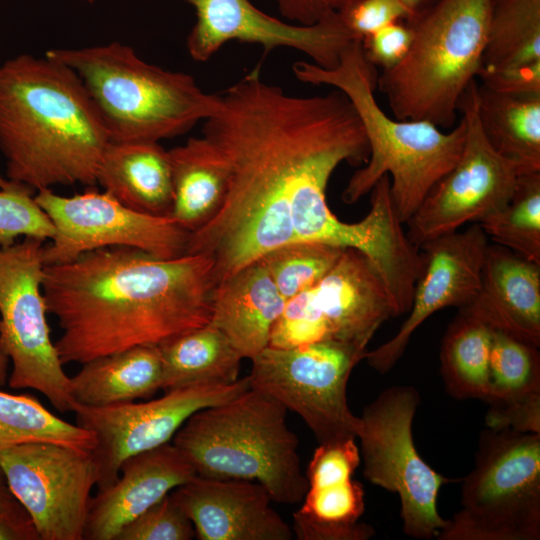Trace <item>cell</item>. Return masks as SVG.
Masks as SVG:
<instances>
[{"mask_svg":"<svg viewBox=\"0 0 540 540\" xmlns=\"http://www.w3.org/2000/svg\"><path fill=\"white\" fill-rule=\"evenodd\" d=\"M219 95L202 136L226 163L228 190L217 214L190 233L186 254L208 256L217 284L293 242L354 248L378 268L391 262L399 228L386 204L373 202L347 223L327 203L336 168L369 157L361 120L341 91L293 96L256 67Z\"/></svg>","mask_w":540,"mask_h":540,"instance_id":"cell-1","label":"cell"},{"mask_svg":"<svg viewBox=\"0 0 540 540\" xmlns=\"http://www.w3.org/2000/svg\"><path fill=\"white\" fill-rule=\"evenodd\" d=\"M216 286L206 255L161 259L132 247L45 265L42 280L47 312L62 330L55 346L63 365L159 346L209 324Z\"/></svg>","mask_w":540,"mask_h":540,"instance_id":"cell-2","label":"cell"},{"mask_svg":"<svg viewBox=\"0 0 540 540\" xmlns=\"http://www.w3.org/2000/svg\"><path fill=\"white\" fill-rule=\"evenodd\" d=\"M108 130L78 75L47 56L0 65V150L7 179L35 192L96 185Z\"/></svg>","mask_w":540,"mask_h":540,"instance_id":"cell-3","label":"cell"},{"mask_svg":"<svg viewBox=\"0 0 540 540\" xmlns=\"http://www.w3.org/2000/svg\"><path fill=\"white\" fill-rule=\"evenodd\" d=\"M301 82L328 85L341 91L354 106L369 146V157L349 179L342 199L353 204L371 191L384 175L403 224L418 209L433 186L458 161L466 134L461 117L451 131L426 120H400L388 116L375 98L378 74L365 57L361 40L351 41L338 64L325 69L308 61L293 65Z\"/></svg>","mask_w":540,"mask_h":540,"instance_id":"cell-4","label":"cell"},{"mask_svg":"<svg viewBox=\"0 0 540 540\" xmlns=\"http://www.w3.org/2000/svg\"><path fill=\"white\" fill-rule=\"evenodd\" d=\"M44 55L78 75L112 142L182 135L220 105V95L202 90L191 75L150 64L123 43L55 48Z\"/></svg>","mask_w":540,"mask_h":540,"instance_id":"cell-5","label":"cell"},{"mask_svg":"<svg viewBox=\"0 0 540 540\" xmlns=\"http://www.w3.org/2000/svg\"><path fill=\"white\" fill-rule=\"evenodd\" d=\"M287 411L273 397L250 387L195 412L172 443L199 476L258 482L273 502L298 504L308 490V481Z\"/></svg>","mask_w":540,"mask_h":540,"instance_id":"cell-6","label":"cell"},{"mask_svg":"<svg viewBox=\"0 0 540 540\" xmlns=\"http://www.w3.org/2000/svg\"><path fill=\"white\" fill-rule=\"evenodd\" d=\"M490 10L491 0H438L405 21L410 48L377 79L395 118L454 126L460 100L482 65Z\"/></svg>","mask_w":540,"mask_h":540,"instance_id":"cell-7","label":"cell"},{"mask_svg":"<svg viewBox=\"0 0 540 540\" xmlns=\"http://www.w3.org/2000/svg\"><path fill=\"white\" fill-rule=\"evenodd\" d=\"M461 504L436 539L538 540L540 433L484 430Z\"/></svg>","mask_w":540,"mask_h":540,"instance_id":"cell-8","label":"cell"},{"mask_svg":"<svg viewBox=\"0 0 540 540\" xmlns=\"http://www.w3.org/2000/svg\"><path fill=\"white\" fill-rule=\"evenodd\" d=\"M419 403L412 386L384 390L364 408L356 438L365 478L398 494L404 533L432 539L447 523L438 513L437 497L450 479L431 468L416 450L412 423Z\"/></svg>","mask_w":540,"mask_h":540,"instance_id":"cell-9","label":"cell"},{"mask_svg":"<svg viewBox=\"0 0 540 540\" xmlns=\"http://www.w3.org/2000/svg\"><path fill=\"white\" fill-rule=\"evenodd\" d=\"M44 241L24 237L0 245V347L12 364L10 388L43 394L61 413L72 412L69 376L50 337L42 291Z\"/></svg>","mask_w":540,"mask_h":540,"instance_id":"cell-10","label":"cell"},{"mask_svg":"<svg viewBox=\"0 0 540 540\" xmlns=\"http://www.w3.org/2000/svg\"><path fill=\"white\" fill-rule=\"evenodd\" d=\"M366 351L334 341L268 346L251 359L250 387L298 414L319 444L356 439L359 417L348 406L347 383Z\"/></svg>","mask_w":540,"mask_h":540,"instance_id":"cell-11","label":"cell"},{"mask_svg":"<svg viewBox=\"0 0 540 540\" xmlns=\"http://www.w3.org/2000/svg\"><path fill=\"white\" fill-rule=\"evenodd\" d=\"M395 317L386 287L371 262L360 251L345 248L315 286L286 301L269 346L334 341L366 349L378 328Z\"/></svg>","mask_w":540,"mask_h":540,"instance_id":"cell-12","label":"cell"},{"mask_svg":"<svg viewBox=\"0 0 540 540\" xmlns=\"http://www.w3.org/2000/svg\"><path fill=\"white\" fill-rule=\"evenodd\" d=\"M55 234L43 246L45 265L69 262L81 254L108 247H132L154 257L170 259L187 252L190 232L170 216L130 209L105 191L89 189L72 196L51 188L35 192Z\"/></svg>","mask_w":540,"mask_h":540,"instance_id":"cell-13","label":"cell"},{"mask_svg":"<svg viewBox=\"0 0 540 540\" xmlns=\"http://www.w3.org/2000/svg\"><path fill=\"white\" fill-rule=\"evenodd\" d=\"M473 80L458 110L466 124L462 153L456 164L433 186L405 223L413 245L458 231L466 223H479L511 198L519 172L498 154L483 134L476 107Z\"/></svg>","mask_w":540,"mask_h":540,"instance_id":"cell-14","label":"cell"},{"mask_svg":"<svg viewBox=\"0 0 540 540\" xmlns=\"http://www.w3.org/2000/svg\"><path fill=\"white\" fill-rule=\"evenodd\" d=\"M0 467L40 540H83L97 484L91 450L29 442L0 450Z\"/></svg>","mask_w":540,"mask_h":540,"instance_id":"cell-15","label":"cell"},{"mask_svg":"<svg viewBox=\"0 0 540 540\" xmlns=\"http://www.w3.org/2000/svg\"><path fill=\"white\" fill-rule=\"evenodd\" d=\"M250 388L248 376L229 385H191L165 391L140 402L109 406L73 403L75 424L94 435L91 450L97 468L98 490L111 486L122 462L134 454L172 441L195 412L232 399Z\"/></svg>","mask_w":540,"mask_h":540,"instance_id":"cell-16","label":"cell"},{"mask_svg":"<svg viewBox=\"0 0 540 540\" xmlns=\"http://www.w3.org/2000/svg\"><path fill=\"white\" fill-rule=\"evenodd\" d=\"M190 4L196 22L187 36L191 58L209 60L229 41L258 44L265 53L287 47L307 55L315 65L334 68L345 47L356 39L339 14L303 26L265 14L249 0H182Z\"/></svg>","mask_w":540,"mask_h":540,"instance_id":"cell-17","label":"cell"},{"mask_svg":"<svg viewBox=\"0 0 540 540\" xmlns=\"http://www.w3.org/2000/svg\"><path fill=\"white\" fill-rule=\"evenodd\" d=\"M488 237L478 223L432 239L419 249L423 270L414 287L408 317L398 332L364 359L379 373L390 371L403 355L412 334L435 312L462 309L477 294Z\"/></svg>","mask_w":540,"mask_h":540,"instance_id":"cell-18","label":"cell"},{"mask_svg":"<svg viewBox=\"0 0 540 540\" xmlns=\"http://www.w3.org/2000/svg\"><path fill=\"white\" fill-rule=\"evenodd\" d=\"M199 540H291L292 528L258 482L196 475L171 492Z\"/></svg>","mask_w":540,"mask_h":540,"instance_id":"cell-19","label":"cell"},{"mask_svg":"<svg viewBox=\"0 0 540 540\" xmlns=\"http://www.w3.org/2000/svg\"><path fill=\"white\" fill-rule=\"evenodd\" d=\"M196 475L172 442L129 456L117 480L91 497L83 540H115L129 522Z\"/></svg>","mask_w":540,"mask_h":540,"instance_id":"cell-20","label":"cell"},{"mask_svg":"<svg viewBox=\"0 0 540 540\" xmlns=\"http://www.w3.org/2000/svg\"><path fill=\"white\" fill-rule=\"evenodd\" d=\"M459 310L492 330L539 347L540 264L498 244H488L477 294Z\"/></svg>","mask_w":540,"mask_h":540,"instance_id":"cell-21","label":"cell"},{"mask_svg":"<svg viewBox=\"0 0 540 540\" xmlns=\"http://www.w3.org/2000/svg\"><path fill=\"white\" fill-rule=\"evenodd\" d=\"M285 304L259 259L217 284L210 323L226 335L243 359L251 360L269 346Z\"/></svg>","mask_w":540,"mask_h":540,"instance_id":"cell-22","label":"cell"},{"mask_svg":"<svg viewBox=\"0 0 540 540\" xmlns=\"http://www.w3.org/2000/svg\"><path fill=\"white\" fill-rule=\"evenodd\" d=\"M96 184L135 211L170 216L173 183L168 150L159 142H112L106 147Z\"/></svg>","mask_w":540,"mask_h":540,"instance_id":"cell-23","label":"cell"},{"mask_svg":"<svg viewBox=\"0 0 540 540\" xmlns=\"http://www.w3.org/2000/svg\"><path fill=\"white\" fill-rule=\"evenodd\" d=\"M69 377L75 403L109 406L149 399L162 385L159 346H136L118 353L94 358L81 364Z\"/></svg>","mask_w":540,"mask_h":540,"instance_id":"cell-24","label":"cell"},{"mask_svg":"<svg viewBox=\"0 0 540 540\" xmlns=\"http://www.w3.org/2000/svg\"><path fill=\"white\" fill-rule=\"evenodd\" d=\"M173 207L170 217L194 232L220 210L228 190V170L223 157L204 136L191 137L168 150Z\"/></svg>","mask_w":540,"mask_h":540,"instance_id":"cell-25","label":"cell"},{"mask_svg":"<svg viewBox=\"0 0 540 540\" xmlns=\"http://www.w3.org/2000/svg\"><path fill=\"white\" fill-rule=\"evenodd\" d=\"M476 107L492 148L520 175L540 172V96L505 95L477 81Z\"/></svg>","mask_w":540,"mask_h":540,"instance_id":"cell-26","label":"cell"},{"mask_svg":"<svg viewBox=\"0 0 540 540\" xmlns=\"http://www.w3.org/2000/svg\"><path fill=\"white\" fill-rule=\"evenodd\" d=\"M165 391L191 385H229L239 380L243 357L211 323L159 345Z\"/></svg>","mask_w":540,"mask_h":540,"instance_id":"cell-27","label":"cell"},{"mask_svg":"<svg viewBox=\"0 0 540 540\" xmlns=\"http://www.w3.org/2000/svg\"><path fill=\"white\" fill-rule=\"evenodd\" d=\"M364 507L363 486L352 478L308 487L293 513V535L298 540H367L375 529L359 522Z\"/></svg>","mask_w":540,"mask_h":540,"instance_id":"cell-28","label":"cell"},{"mask_svg":"<svg viewBox=\"0 0 540 540\" xmlns=\"http://www.w3.org/2000/svg\"><path fill=\"white\" fill-rule=\"evenodd\" d=\"M491 338L492 329L464 310L448 326L440 348V372L454 398H488Z\"/></svg>","mask_w":540,"mask_h":540,"instance_id":"cell-29","label":"cell"},{"mask_svg":"<svg viewBox=\"0 0 540 540\" xmlns=\"http://www.w3.org/2000/svg\"><path fill=\"white\" fill-rule=\"evenodd\" d=\"M540 61V0H491L481 67Z\"/></svg>","mask_w":540,"mask_h":540,"instance_id":"cell-30","label":"cell"},{"mask_svg":"<svg viewBox=\"0 0 540 540\" xmlns=\"http://www.w3.org/2000/svg\"><path fill=\"white\" fill-rule=\"evenodd\" d=\"M29 442H53L87 450L95 446L92 433L56 416L34 396L0 390V450Z\"/></svg>","mask_w":540,"mask_h":540,"instance_id":"cell-31","label":"cell"},{"mask_svg":"<svg viewBox=\"0 0 540 540\" xmlns=\"http://www.w3.org/2000/svg\"><path fill=\"white\" fill-rule=\"evenodd\" d=\"M478 224L495 244L540 264V172L519 175L509 201Z\"/></svg>","mask_w":540,"mask_h":540,"instance_id":"cell-32","label":"cell"},{"mask_svg":"<svg viewBox=\"0 0 540 540\" xmlns=\"http://www.w3.org/2000/svg\"><path fill=\"white\" fill-rule=\"evenodd\" d=\"M489 383L486 403L540 393L539 347L492 330Z\"/></svg>","mask_w":540,"mask_h":540,"instance_id":"cell-33","label":"cell"},{"mask_svg":"<svg viewBox=\"0 0 540 540\" xmlns=\"http://www.w3.org/2000/svg\"><path fill=\"white\" fill-rule=\"evenodd\" d=\"M345 248L314 242H293L260 258L287 301L315 286L335 265Z\"/></svg>","mask_w":540,"mask_h":540,"instance_id":"cell-34","label":"cell"},{"mask_svg":"<svg viewBox=\"0 0 540 540\" xmlns=\"http://www.w3.org/2000/svg\"><path fill=\"white\" fill-rule=\"evenodd\" d=\"M34 195V190L16 182L9 188H0L1 246H10L21 236L43 241L53 238L54 225Z\"/></svg>","mask_w":540,"mask_h":540,"instance_id":"cell-35","label":"cell"},{"mask_svg":"<svg viewBox=\"0 0 540 540\" xmlns=\"http://www.w3.org/2000/svg\"><path fill=\"white\" fill-rule=\"evenodd\" d=\"M194 526L171 492L129 522L115 540H191Z\"/></svg>","mask_w":540,"mask_h":540,"instance_id":"cell-36","label":"cell"},{"mask_svg":"<svg viewBox=\"0 0 540 540\" xmlns=\"http://www.w3.org/2000/svg\"><path fill=\"white\" fill-rule=\"evenodd\" d=\"M355 440L319 444L308 464V487H321L351 479L361 460Z\"/></svg>","mask_w":540,"mask_h":540,"instance_id":"cell-37","label":"cell"},{"mask_svg":"<svg viewBox=\"0 0 540 540\" xmlns=\"http://www.w3.org/2000/svg\"><path fill=\"white\" fill-rule=\"evenodd\" d=\"M338 14L358 40L394 22L406 21L408 17L398 0H358Z\"/></svg>","mask_w":540,"mask_h":540,"instance_id":"cell-38","label":"cell"},{"mask_svg":"<svg viewBox=\"0 0 540 540\" xmlns=\"http://www.w3.org/2000/svg\"><path fill=\"white\" fill-rule=\"evenodd\" d=\"M485 416L490 429H511L519 432L540 433V393L529 396L491 400Z\"/></svg>","mask_w":540,"mask_h":540,"instance_id":"cell-39","label":"cell"},{"mask_svg":"<svg viewBox=\"0 0 540 540\" xmlns=\"http://www.w3.org/2000/svg\"><path fill=\"white\" fill-rule=\"evenodd\" d=\"M412 42V30L405 21H397L361 40L367 60L388 70L406 56Z\"/></svg>","mask_w":540,"mask_h":540,"instance_id":"cell-40","label":"cell"},{"mask_svg":"<svg viewBox=\"0 0 540 540\" xmlns=\"http://www.w3.org/2000/svg\"><path fill=\"white\" fill-rule=\"evenodd\" d=\"M480 84L511 96H540V61L505 68L480 67Z\"/></svg>","mask_w":540,"mask_h":540,"instance_id":"cell-41","label":"cell"},{"mask_svg":"<svg viewBox=\"0 0 540 540\" xmlns=\"http://www.w3.org/2000/svg\"><path fill=\"white\" fill-rule=\"evenodd\" d=\"M358 0H275L281 15L297 22V25L310 26L338 14Z\"/></svg>","mask_w":540,"mask_h":540,"instance_id":"cell-42","label":"cell"},{"mask_svg":"<svg viewBox=\"0 0 540 540\" xmlns=\"http://www.w3.org/2000/svg\"><path fill=\"white\" fill-rule=\"evenodd\" d=\"M0 540H40L23 507L0 512Z\"/></svg>","mask_w":540,"mask_h":540,"instance_id":"cell-43","label":"cell"},{"mask_svg":"<svg viewBox=\"0 0 540 540\" xmlns=\"http://www.w3.org/2000/svg\"><path fill=\"white\" fill-rule=\"evenodd\" d=\"M7 484L4 472L0 467V512L22 508Z\"/></svg>","mask_w":540,"mask_h":540,"instance_id":"cell-44","label":"cell"},{"mask_svg":"<svg viewBox=\"0 0 540 540\" xmlns=\"http://www.w3.org/2000/svg\"><path fill=\"white\" fill-rule=\"evenodd\" d=\"M398 1L406 10L407 16H408L406 21H409L415 18L416 16H418L420 13L427 10L429 7L435 4L438 0H398Z\"/></svg>","mask_w":540,"mask_h":540,"instance_id":"cell-45","label":"cell"},{"mask_svg":"<svg viewBox=\"0 0 540 540\" xmlns=\"http://www.w3.org/2000/svg\"><path fill=\"white\" fill-rule=\"evenodd\" d=\"M9 359L0 347V386H4L8 381Z\"/></svg>","mask_w":540,"mask_h":540,"instance_id":"cell-46","label":"cell"},{"mask_svg":"<svg viewBox=\"0 0 540 540\" xmlns=\"http://www.w3.org/2000/svg\"><path fill=\"white\" fill-rule=\"evenodd\" d=\"M13 184H14L13 181H10L7 178H4L2 175H0V188L2 189L9 188Z\"/></svg>","mask_w":540,"mask_h":540,"instance_id":"cell-47","label":"cell"},{"mask_svg":"<svg viewBox=\"0 0 540 540\" xmlns=\"http://www.w3.org/2000/svg\"><path fill=\"white\" fill-rule=\"evenodd\" d=\"M89 3H93L95 0H87Z\"/></svg>","mask_w":540,"mask_h":540,"instance_id":"cell-48","label":"cell"}]
</instances>
